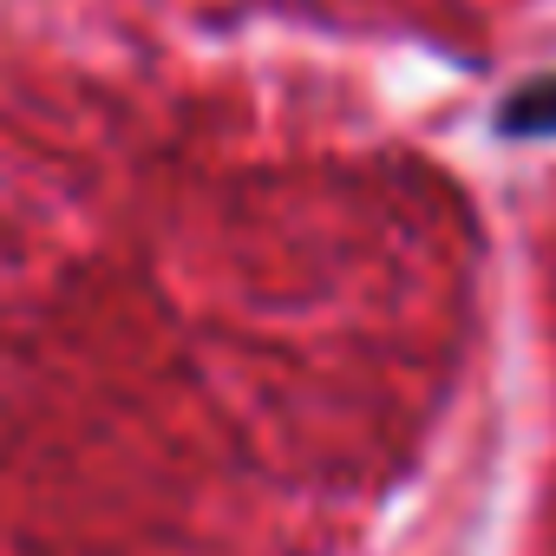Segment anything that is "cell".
<instances>
[{"label":"cell","mask_w":556,"mask_h":556,"mask_svg":"<svg viewBox=\"0 0 556 556\" xmlns=\"http://www.w3.org/2000/svg\"><path fill=\"white\" fill-rule=\"evenodd\" d=\"M497 125H504L510 138H549V131H556V79H536V86L510 92L504 112H497Z\"/></svg>","instance_id":"obj_1"}]
</instances>
